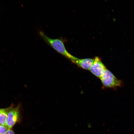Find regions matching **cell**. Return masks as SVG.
<instances>
[{
    "instance_id": "7a4b0ae2",
    "label": "cell",
    "mask_w": 134,
    "mask_h": 134,
    "mask_svg": "<svg viewBox=\"0 0 134 134\" xmlns=\"http://www.w3.org/2000/svg\"><path fill=\"white\" fill-rule=\"evenodd\" d=\"M8 108L6 127L9 129L21 121V105L19 103L15 106L13 104Z\"/></svg>"
},
{
    "instance_id": "52a82bcc",
    "label": "cell",
    "mask_w": 134,
    "mask_h": 134,
    "mask_svg": "<svg viewBox=\"0 0 134 134\" xmlns=\"http://www.w3.org/2000/svg\"><path fill=\"white\" fill-rule=\"evenodd\" d=\"M9 129L6 126L0 125V134H2L6 132Z\"/></svg>"
},
{
    "instance_id": "8992f818",
    "label": "cell",
    "mask_w": 134,
    "mask_h": 134,
    "mask_svg": "<svg viewBox=\"0 0 134 134\" xmlns=\"http://www.w3.org/2000/svg\"><path fill=\"white\" fill-rule=\"evenodd\" d=\"M8 107L4 109H0V124L6 126Z\"/></svg>"
},
{
    "instance_id": "ba28073f",
    "label": "cell",
    "mask_w": 134,
    "mask_h": 134,
    "mask_svg": "<svg viewBox=\"0 0 134 134\" xmlns=\"http://www.w3.org/2000/svg\"><path fill=\"white\" fill-rule=\"evenodd\" d=\"M2 134H15L13 131L11 129H8L5 133Z\"/></svg>"
},
{
    "instance_id": "5b68a950",
    "label": "cell",
    "mask_w": 134,
    "mask_h": 134,
    "mask_svg": "<svg viewBox=\"0 0 134 134\" xmlns=\"http://www.w3.org/2000/svg\"><path fill=\"white\" fill-rule=\"evenodd\" d=\"M94 61V58L82 59L78 58L72 63L76 64L78 67L83 69L89 70L93 64Z\"/></svg>"
},
{
    "instance_id": "277c9868",
    "label": "cell",
    "mask_w": 134,
    "mask_h": 134,
    "mask_svg": "<svg viewBox=\"0 0 134 134\" xmlns=\"http://www.w3.org/2000/svg\"><path fill=\"white\" fill-rule=\"evenodd\" d=\"M94 59V63L89 70L94 75L100 79L107 68L99 57H96Z\"/></svg>"
},
{
    "instance_id": "3957f363",
    "label": "cell",
    "mask_w": 134,
    "mask_h": 134,
    "mask_svg": "<svg viewBox=\"0 0 134 134\" xmlns=\"http://www.w3.org/2000/svg\"><path fill=\"white\" fill-rule=\"evenodd\" d=\"M100 79L104 88L115 89L121 87L123 85L122 81L118 79L107 69Z\"/></svg>"
},
{
    "instance_id": "6da1fadb",
    "label": "cell",
    "mask_w": 134,
    "mask_h": 134,
    "mask_svg": "<svg viewBox=\"0 0 134 134\" xmlns=\"http://www.w3.org/2000/svg\"><path fill=\"white\" fill-rule=\"evenodd\" d=\"M39 34L40 37L49 46L72 62L78 59L67 51L65 46L63 40L61 38H51L41 31H39Z\"/></svg>"
}]
</instances>
